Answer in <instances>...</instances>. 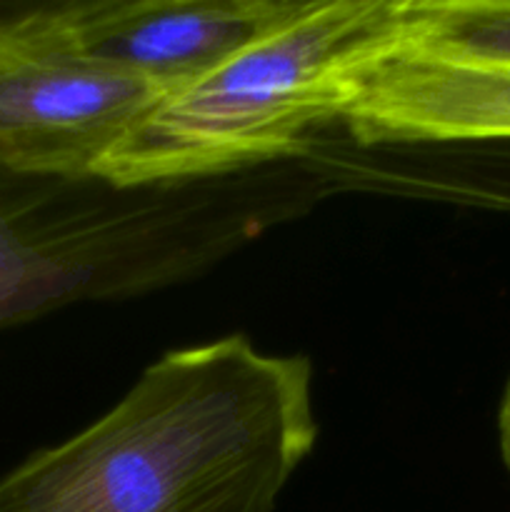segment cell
<instances>
[{
    "mask_svg": "<svg viewBox=\"0 0 510 512\" xmlns=\"http://www.w3.org/2000/svg\"><path fill=\"white\" fill-rule=\"evenodd\" d=\"M403 45L445 63L510 70V0H408Z\"/></svg>",
    "mask_w": 510,
    "mask_h": 512,
    "instance_id": "cell-7",
    "label": "cell"
},
{
    "mask_svg": "<svg viewBox=\"0 0 510 512\" xmlns=\"http://www.w3.org/2000/svg\"><path fill=\"white\" fill-rule=\"evenodd\" d=\"M305 0H90L55 5L85 58L143 80L160 98L198 83L293 18Z\"/></svg>",
    "mask_w": 510,
    "mask_h": 512,
    "instance_id": "cell-5",
    "label": "cell"
},
{
    "mask_svg": "<svg viewBox=\"0 0 510 512\" xmlns=\"http://www.w3.org/2000/svg\"><path fill=\"white\" fill-rule=\"evenodd\" d=\"M143 80L85 58L55 5H0V165L85 178L153 108Z\"/></svg>",
    "mask_w": 510,
    "mask_h": 512,
    "instance_id": "cell-4",
    "label": "cell"
},
{
    "mask_svg": "<svg viewBox=\"0 0 510 512\" xmlns=\"http://www.w3.org/2000/svg\"><path fill=\"white\" fill-rule=\"evenodd\" d=\"M498 443L500 455H503V465L510 473V380L503 390V400L498 408Z\"/></svg>",
    "mask_w": 510,
    "mask_h": 512,
    "instance_id": "cell-9",
    "label": "cell"
},
{
    "mask_svg": "<svg viewBox=\"0 0 510 512\" xmlns=\"http://www.w3.org/2000/svg\"><path fill=\"white\" fill-rule=\"evenodd\" d=\"M340 125L360 145H510V70L445 63L400 40L358 80Z\"/></svg>",
    "mask_w": 510,
    "mask_h": 512,
    "instance_id": "cell-6",
    "label": "cell"
},
{
    "mask_svg": "<svg viewBox=\"0 0 510 512\" xmlns=\"http://www.w3.org/2000/svg\"><path fill=\"white\" fill-rule=\"evenodd\" d=\"M328 195L310 160L143 188L0 165V328L198 278Z\"/></svg>",
    "mask_w": 510,
    "mask_h": 512,
    "instance_id": "cell-2",
    "label": "cell"
},
{
    "mask_svg": "<svg viewBox=\"0 0 510 512\" xmlns=\"http://www.w3.org/2000/svg\"><path fill=\"white\" fill-rule=\"evenodd\" d=\"M318 440L313 365L245 335L170 350L0 478V512H275Z\"/></svg>",
    "mask_w": 510,
    "mask_h": 512,
    "instance_id": "cell-1",
    "label": "cell"
},
{
    "mask_svg": "<svg viewBox=\"0 0 510 512\" xmlns=\"http://www.w3.org/2000/svg\"><path fill=\"white\" fill-rule=\"evenodd\" d=\"M408 0H305L198 83L155 100L95 175L180 185L308 158L358 80L405 38Z\"/></svg>",
    "mask_w": 510,
    "mask_h": 512,
    "instance_id": "cell-3",
    "label": "cell"
},
{
    "mask_svg": "<svg viewBox=\"0 0 510 512\" xmlns=\"http://www.w3.org/2000/svg\"><path fill=\"white\" fill-rule=\"evenodd\" d=\"M448 195L480 208L510 213V145H463Z\"/></svg>",
    "mask_w": 510,
    "mask_h": 512,
    "instance_id": "cell-8",
    "label": "cell"
}]
</instances>
